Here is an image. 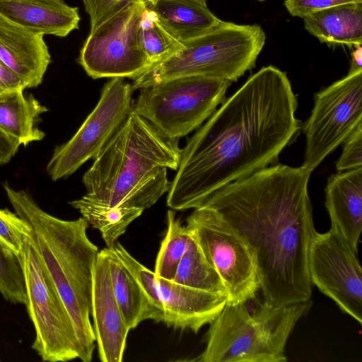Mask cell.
Returning <instances> with one entry per match:
<instances>
[{
    "instance_id": "24",
    "label": "cell",
    "mask_w": 362,
    "mask_h": 362,
    "mask_svg": "<svg viewBox=\"0 0 362 362\" xmlns=\"http://www.w3.org/2000/svg\"><path fill=\"white\" fill-rule=\"evenodd\" d=\"M173 281L194 288L226 296V288L218 274L192 236Z\"/></svg>"
},
{
    "instance_id": "7",
    "label": "cell",
    "mask_w": 362,
    "mask_h": 362,
    "mask_svg": "<svg viewBox=\"0 0 362 362\" xmlns=\"http://www.w3.org/2000/svg\"><path fill=\"white\" fill-rule=\"evenodd\" d=\"M231 82L187 76L139 90L132 110L164 136L180 139L200 127L226 99Z\"/></svg>"
},
{
    "instance_id": "11",
    "label": "cell",
    "mask_w": 362,
    "mask_h": 362,
    "mask_svg": "<svg viewBox=\"0 0 362 362\" xmlns=\"http://www.w3.org/2000/svg\"><path fill=\"white\" fill-rule=\"evenodd\" d=\"M362 123V69L317 92L303 127L305 148L302 166L313 172Z\"/></svg>"
},
{
    "instance_id": "12",
    "label": "cell",
    "mask_w": 362,
    "mask_h": 362,
    "mask_svg": "<svg viewBox=\"0 0 362 362\" xmlns=\"http://www.w3.org/2000/svg\"><path fill=\"white\" fill-rule=\"evenodd\" d=\"M134 90L124 78H112L105 83L96 106L78 131L54 148L46 166L52 180L70 176L100 152L132 110Z\"/></svg>"
},
{
    "instance_id": "25",
    "label": "cell",
    "mask_w": 362,
    "mask_h": 362,
    "mask_svg": "<svg viewBox=\"0 0 362 362\" xmlns=\"http://www.w3.org/2000/svg\"><path fill=\"white\" fill-rule=\"evenodd\" d=\"M167 225V231L160 244L153 272L157 276L173 280L192 235L186 226L182 225L176 217L175 210L168 211Z\"/></svg>"
},
{
    "instance_id": "9",
    "label": "cell",
    "mask_w": 362,
    "mask_h": 362,
    "mask_svg": "<svg viewBox=\"0 0 362 362\" xmlns=\"http://www.w3.org/2000/svg\"><path fill=\"white\" fill-rule=\"evenodd\" d=\"M186 227L226 290L227 303H246L259 290L255 255L248 244L213 209H194Z\"/></svg>"
},
{
    "instance_id": "5",
    "label": "cell",
    "mask_w": 362,
    "mask_h": 362,
    "mask_svg": "<svg viewBox=\"0 0 362 362\" xmlns=\"http://www.w3.org/2000/svg\"><path fill=\"white\" fill-rule=\"evenodd\" d=\"M310 300L281 307L264 303L252 314L245 303H226L209 323L201 362H286L285 348Z\"/></svg>"
},
{
    "instance_id": "32",
    "label": "cell",
    "mask_w": 362,
    "mask_h": 362,
    "mask_svg": "<svg viewBox=\"0 0 362 362\" xmlns=\"http://www.w3.org/2000/svg\"><path fill=\"white\" fill-rule=\"evenodd\" d=\"M354 2H362V0H285L284 5L291 16L304 18L325 8Z\"/></svg>"
},
{
    "instance_id": "8",
    "label": "cell",
    "mask_w": 362,
    "mask_h": 362,
    "mask_svg": "<svg viewBox=\"0 0 362 362\" xmlns=\"http://www.w3.org/2000/svg\"><path fill=\"white\" fill-rule=\"evenodd\" d=\"M34 326L32 349L43 361L65 362L79 357L80 346L70 314L47 270L28 239L18 254Z\"/></svg>"
},
{
    "instance_id": "22",
    "label": "cell",
    "mask_w": 362,
    "mask_h": 362,
    "mask_svg": "<svg viewBox=\"0 0 362 362\" xmlns=\"http://www.w3.org/2000/svg\"><path fill=\"white\" fill-rule=\"evenodd\" d=\"M106 250L114 294L129 330L144 320H153L150 303L139 284L112 248L106 247Z\"/></svg>"
},
{
    "instance_id": "29",
    "label": "cell",
    "mask_w": 362,
    "mask_h": 362,
    "mask_svg": "<svg viewBox=\"0 0 362 362\" xmlns=\"http://www.w3.org/2000/svg\"><path fill=\"white\" fill-rule=\"evenodd\" d=\"M30 236L28 224L8 209H0V239L18 255Z\"/></svg>"
},
{
    "instance_id": "31",
    "label": "cell",
    "mask_w": 362,
    "mask_h": 362,
    "mask_svg": "<svg viewBox=\"0 0 362 362\" xmlns=\"http://www.w3.org/2000/svg\"><path fill=\"white\" fill-rule=\"evenodd\" d=\"M342 144V153L336 163L337 172L362 168V123Z\"/></svg>"
},
{
    "instance_id": "20",
    "label": "cell",
    "mask_w": 362,
    "mask_h": 362,
    "mask_svg": "<svg viewBox=\"0 0 362 362\" xmlns=\"http://www.w3.org/2000/svg\"><path fill=\"white\" fill-rule=\"evenodd\" d=\"M305 29L327 45H362V2L337 5L304 18Z\"/></svg>"
},
{
    "instance_id": "30",
    "label": "cell",
    "mask_w": 362,
    "mask_h": 362,
    "mask_svg": "<svg viewBox=\"0 0 362 362\" xmlns=\"http://www.w3.org/2000/svg\"><path fill=\"white\" fill-rule=\"evenodd\" d=\"M81 1L90 17V32H93L134 0Z\"/></svg>"
},
{
    "instance_id": "19",
    "label": "cell",
    "mask_w": 362,
    "mask_h": 362,
    "mask_svg": "<svg viewBox=\"0 0 362 362\" xmlns=\"http://www.w3.org/2000/svg\"><path fill=\"white\" fill-rule=\"evenodd\" d=\"M147 5L182 44L209 32L221 21L209 10L206 0H153Z\"/></svg>"
},
{
    "instance_id": "1",
    "label": "cell",
    "mask_w": 362,
    "mask_h": 362,
    "mask_svg": "<svg viewBox=\"0 0 362 362\" xmlns=\"http://www.w3.org/2000/svg\"><path fill=\"white\" fill-rule=\"evenodd\" d=\"M297 107L286 72L268 66L252 75L182 149L168 206L199 208L227 185L272 165L300 129Z\"/></svg>"
},
{
    "instance_id": "26",
    "label": "cell",
    "mask_w": 362,
    "mask_h": 362,
    "mask_svg": "<svg viewBox=\"0 0 362 362\" xmlns=\"http://www.w3.org/2000/svg\"><path fill=\"white\" fill-rule=\"evenodd\" d=\"M139 39L151 65L167 58L183 46L166 30L156 13L148 5L140 21Z\"/></svg>"
},
{
    "instance_id": "35",
    "label": "cell",
    "mask_w": 362,
    "mask_h": 362,
    "mask_svg": "<svg viewBox=\"0 0 362 362\" xmlns=\"http://www.w3.org/2000/svg\"><path fill=\"white\" fill-rule=\"evenodd\" d=\"M351 66L349 72L362 69V47L361 45L355 46L351 54Z\"/></svg>"
},
{
    "instance_id": "21",
    "label": "cell",
    "mask_w": 362,
    "mask_h": 362,
    "mask_svg": "<svg viewBox=\"0 0 362 362\" xmlns=\"http://www.w3.org/2000/svg\"><path fill=\"white\" fill-rule=\"evenodd\" d=\"M24 88L0 94V129L28 146L42 140L45 133L39 128L41 115L47 112L32 94L25 95Z\"/></svg>"
},
{
    "instance_id": "37",
    "label": "cell",
    "mask_w": 362,
    "mask_h": 362,
    "mask_svg": "<svg viewBox=\"0 0 362 362\" xmlns=\"http://www.w3.org/2000/svg\"><path fill=\"white\" fill-rule=\"evenodd\" d=\"M153 0H146L147 3L152 1Z\"/></svg>"
},
{
    "instance_id": "16",
    "label": "cell",
    "mask_w": 362,
    "mask_h": 362,
    "mask_svg": "<svg viewBox=\"0 0 362 362\" xmlns=\"http://www.w3.org/2000/svg\"><path fill=\"white\" fill-rule=\"evenodd\" d=\"M0 61L25 81L27 88L41 84L51 62L44 35L0 15Z\"/></svg>"
},
{
    "instance_id": "6",
    "label": "cell",
    "mask_w": 362,
    "mask_h": 362,
    "mask_svg": "<svg viewBox=\"0 0 362 362\" xmlns=\"http://www.w3.org/2000/svg\"><path fill=\"white\" fill-rule=\"evenodd\" d=\"M266 42L257 24L221 22L209 32L183 43L182 47L151 65L133 79L134 90L182 76H202L237 81L255 66Z\"/></svg>"
},
{
    "instance_id": "36",
    "label": "cell",
    "mask_w": 362,
    "mask_h": 362,
    "mask_svg": "<svg viewBox=\"0 0 362 362\" xmlns=\"http://www.w3.org/2000/svg\"><path fill=\"white\" fill-rule=\"evenodd\" d=\"M255 1H264L266 0H255Z\"/></svg>"
},
{
    "instance_id": "18",
    "label": "cell",
    "mask_w": 362,
    "mask_h": 362,
    "mask_svg": "<svg viewBox=\"0 0 362 362\" xmlns=\"http://www.w3.org/2000/svg\"><path fill=\"white\" fill-rule=\"evenodd\" d=\"M0 15L44 35L66 37L78 29V8L64 0H0Z\"/></svg>"
},
{
    "instance_id": "10",
    "label": "cell",
    "mask_w": 362,
    "mask_h": 362,
    "mask_svg": "<svg viewBox=\"0 0 362 362\" xmlns=\"http://www.w3.org/2000/svg\"><path fill=\"white\" fill-rule=\"evenodd\" d=\"M146 5V0H134L89 32L78 62L90 77L133 80L151 66L139 39V23Z\"/></svg>"
},
{
    "instance_id": "15",
    "label": "cell",
    "mask_w": 362,
    "mask_h": 362,
    "mask_svg": "<svg viewBox=\"0 0 362 362\" xmlns=\"http://www.w3.org/2000/svg\"><path fill=\"white\" fill-rule=\"evenodd\" d=\"M168 327L194 333L209 324L227 303L226 296L211 293L156 276Z\"/></svg>"
},
{
    "instance_id": "33",
    "label": "cell",
    "mask_w": 362,
    "mask_h": 362,
    "mask_svg": "<svg viewBox=\"0 0 362 362\" xmlns=\"http://www.w3.org/2000/svg\"><path fill=\"white\" fill-rule=\"evenodd\" d=\"M19 88H27L25 81L11 69L0 61V94Z\"/></svg>"
},
{
    "instance_id": "14",
    "label": "cell",
    "mask_w": 362,
    "mask_h": 362,
    "mask_svg": "<svg viewBox=\"0 0 362 362\" xmlns=\"http://www.w3.org/2000/svg\"><path fill=\"white\" fill-rule=\"evenodd\" d=\"M90 315L100 360L122 362L129 329L114 294L106 247L94 267Z\"/></svg>"
},
{
    "instance_id": "2",
    "label": "cell",
    "mask_w": 362,
    "mask_h": 362,
    "mask_svg": "<svg viewBox=\"0 0 362 362\" xmlns=\"http://www.w3.org/2000/svg\"><path fill=\"white\" fill-rule=\"evenodd\" d=\"M311 173L303 166L272 164L227 185L202 206L215 211L252 248L263 303L272 307L312 296L308 257L316 230L308 191Z\"/></svg>"
},
{
    "instance_id": "28",
    "label": "cell",
    "mask_w": 362,
    "mask_h": 362,
    "mask_svg": "<svg viewBox=\"0 0 362 362\" xmlns=\"http://www.w3.org/2000/svg\"><path fill=\"white\" fill-rule=\"evenodd\" d=\"M112 248L122 264L132 274L148 299L152 309L153 320L164 322V310L156 282V274L137 261L130 253L117 242Z\"/></svg>"
},
{
    "instance_id": "4",
    "label": "cell",
    "mask_w": 362,
    "mask_h": 362,
    "mask_svg": "<svg viewBox=\"0 0 362 362\" xmlns=\"http://www.w3.org/2000/svg\"><path fill=\"white\" fill-rule=\"evenodd\" d=\"M15 213L30 228L37 251L72 319L80 346L78 358L90 362L95 337L90 322L94 267L98 247L87 235L83 218L67 221L42 209L24 190L3 184Z\"/></svg>"
},
{
    "instance_id": "13",
    "label": "cell",
    "mask_w": 362,
    "mask_h": 362,
    "mask_svg": "<svg viewBox=\"0 0 362 362\" xmlns=\"http://www.w3.org/2000/svg\"><path fill=\"white\" fill-rule=\"evenodd\" d=\"M357 253L333 229L324 233L315 231L309 247L308 267L312 284L361 325L362 269Z\"/></svg>"
},
{
    "instance_id": "27",
    "label": "cell",
    "mask_w": 362,
    "mask_h": 362,
    "mask_svg": "<svg viewBox=\"0 0 362 362\" xmlns=\"http://www.w3.org/2000/svg\"><path fill=\"white\" fill-rule=\"evenodd\" d=\"M0 293L10 303L26 304L25 283L18 255L1 239Z\"/></svg>"
},
{
    "instance_id": "23",
    "label": "cell",
    "mask_w": 362,
    "mask_h": 362,
    "mask_svg": "<svg viewBox=\"0 0 362 362\" xmlns=\"http://www.w3.org/2000/svg\"><path fill=\"white\" fill-rule=\"evenodd\" d=\"M69 204L80 212L88 224L100 232L107 247H112L129 224L144 211L138 208L112 206L86 194Z\"/></svg>"
},
{
    "instance_id": "17",
    "label": "cell",
    "mask_w": 362,
    "mask_h": 362,
    "mask_svg": "<svg viewBox=\"0 0 362 362\" xmlns=\"http://www.w3.org/2000/svg\"><path fill=\"white\" fill-rule=\"evenodd\" d=\"M325 191L331 228L358 251L362 229V168L332 175Z\"/></svg>"
},
{
    "instance_id": "3",
    "label": "cell",
    "mask_w": 362,
    "mask_h": 362,
    "mask_svg": "<svg viewBox=\"0 0 362 362\" xmlns=\"http://www.w3.org/2000/svg\"><path fill=\"white\" fill-rule=\"evenodd\" d=\"M181 151L179 139L164 136L132 110L83 175L86 195L144 211L168 192V170H177Z\"/></svg>"
},
{
    "instance_id": "34",
    "label": "cell",
    "mask_w": 362,
    "mask_h": 362,
    "mask_svg": "<svg viewBox=\"0 0 362 362\" xmlns=\"http://www.w3.org/2000/svg\"><path fill=\"white\" fill-rule=\"evenodd\" d=\"M21 144L0 129V165L8 163L17 153Z\"/></svg>"
}]
</instances>
